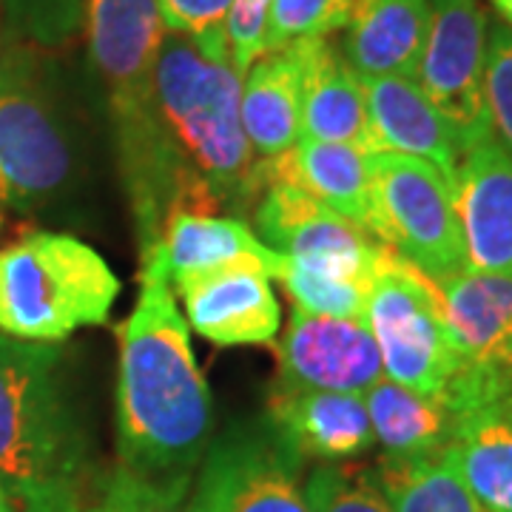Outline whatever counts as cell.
<instances>
[{
    "mask_svg": "<svg viewBox=\"0 0 512 512\" xmlns=\"http://www.w3.org/2000/svg\"><path fill=\"white\" fill-rule=\"evenodd\" d=\"M120 464L148 478H194L214 430V399L177 308L160 242L143 254L140 296L123 325L117 376Z\"/></svg>",
    "mask_w": 512,
    "mask_h": 512,
    "instance_id": "6da1fadb",
    "label": "cell"
},
{
    "mask_svg": "<svg viewBox=\"0 0 512 512\" xmlns=\"http://www.w3.org/2000/svg\"><path fill=\"white\" fill-rule=\"evenodd\" d=\"M242 74L185 35L165 32L154 63V114L188 188V214H217L262 191L259 157L242 128Z\"/></svg>",
    "mask_w": 512,
    "mask_h": 512,
    "instance_id": "7a4b0ae2",
    "label": "cell"
},
{
    "mask_svg": "<svg viewBox=\"0 0 512 512\" xmlns=\"http://www.w3.org/2000/svg\"><path fill=\"white\" fill-rule=\"evenodd\" d=\"M52 345L0 333V484L15 512H80L89 441L57 376Z\"/></svg>",
    "mask_w": 512,
    "mask_h": 512,
    "instance_id": "3957f363",
    "label": "cell"
},
{
    "mask_svg": "<svg viewBox=\"0 0 512 512\" xmlns=\"http://www.w3.org/2000/svg\"><path fill=\"white\" fill-rule=\"evenodd\" d=\"M120 279L92 245L69 234H32L0 251V333L52 345L106 325Z\"/></svg>",
    "mask_w": 512,
    "mask_h": 512,
    "instance_id": "277c9868",
    "label": "cell"
},
{
    "mask_svg": "<svg viewBox=\"0 0 512 512\" xmlns=\"http://www.w3.org/2000/svg\"><path fill=\"white\" fill-rule=\"evenodd\" d=\"M365 325L387 379L421 396H444L467 367L430 276L384 248L367 293Z\"/></svg>",
    "mask_w": 512,
    "mask_h": 512,
    "instance_id": "5b68a950",
    "label": "cell"
},
{
    "mask_svg": "<svg viewBox=\"0 0 512 512\" xmlns=\"http://www.w3.org/2000/svg\"><path fill=\"white\" fill-rule=\"evenodd\" d=\"M365 228L433 282L467 268L453 177L427 160L370 154Z\"/></svg>",
    "mask_w": 512,
    "mask_h": 512,
    "instance_id": "8992f818",
    "label": "cell"
},
{
    "mask_svg": "<svg viewBox=\"0 0 512 512\" xmlns=\"http://www.w3.org/2000/svg\"><path fill=\"white\" fill-rule=\"evenodd\" d=\"M430 26L416 83L444 117L461 154L490 140L484 106L487 15L478 0H427Z\"/></svg>",
    "mask_w": 512,
    "mask_h": 512,
    "instance_id": "52a82bcc",
    "label": "cell"
},
{
    "mask_svg": "<svg viewBox=\"0 0 512 512\" xmlns=\"http://www.w3.org/2000/svg\"><path fill=\"white\" fill-rule=\"evenodd\" d=\"M72 171L69 128L29 63L0 89V202L35 211L69 185Z\"/></svg>",
    "mask_w": 512,
    "mask_h": 512,
    "instance_id": "ba28073f",
    "label": "cell"
},
{
    "mask_svg": "<svg viewBox=\"0 0 512 512\" xmlns=\"http://www.w3.org/2000/svg\"><path fill=\"white\" fill-rule=\"evenodd\" d=\"M510 367L470 365L444 393L453 436L444 453L484 512H512Z\"/></svg>",
    "mask_w": 512,
    "mask_h": 512,
    "instance_id": "9c48e42d",
    "label": "cell"
},
{
    "mask_svg": "<svg viewBox=\"0 0 512 512\" xmlns=\"http://www.w3.org/2000/svg\"><path fill=\"white\" fill-rule=\"evenodd\" d=\"M165 37L160 0H89V60L109 94L114 134L154 123V63Z\"/></svg>",
    "mask_w": 512,
    "mask_h": 512,
    "instance_id": "30bf717a",
    "label": "cell"
},
{
    "mask_svg": "<svg viewBox=\"0 0 512 512\" xmlns=\"http://www.w3.org/2000/svg\"><path fill=\"white\" fill-rule=\"evenodd\" d=\"M302 464L271 430H231L211 441L191 484V512H311Z\"/></svg>",
    "mask_w": 512,
    "mask_h": 512,
    "instance_id": "8fae6325",
    "label": "cell"
},
{
    "mask_svg": "<svg viewBox=\"0 0 512 512\" xmlns=\"http://www.w3.org/2000/svg\"><path fill=\"white\" fill-rule=\"evenodd\" d=\"M256 237L276 254L373 285L384 245L367 228L293 185H268L256 205Z\"/></svg>",
    "mask_w": 512,
    "mask_h": 512,
    "instance_id": "7c38bea8",
    "label": "cell"
},
{
    "mask_svg": "<svg viewBox=\"0 0 512 512\" xmlns=\"http://www.w3.org/2000/svg\"><path fill=\"white\" fill-rule=\"evenodd\" d=\"M279 390L365 396L384 379L382 356L365 319H333L293 308L279 339Z\"/></svg>",
    "mask_w": 512,
    "mask_h": 512,
    "instance_id": "4fadbf2b",
    "label": "cell"
},
{
    "mask_svg": "<svg viewBox=\"0 0 512 512\" xmlns=\"http://www.w3.org/2000/svg\"><path fill=\"white\" fill-rule=\"evenodd\" d=\"M464 265L512 274V157L493 137L461 154L453 174Z\"/></svg>",
    "mask_w": 512,
    "mask_h": 512,
    "instance_id": "5bb4252c",
    "label": "cell"
},
{
    "mask_svg": "<svg viewBox=\"0 0 512 512\" xmlns=\"http://www.w3.org/2000/svg\"><path fill=\"white\" fill-rule=\"evenodd\" d=\"M268 430L302 461H348L367 453L376 439L367 419L365 396L330 390H279L268 402Z\"/></svg>",
    "mask_w": 512,
    "mask_h": 512,
    "instance_id": "9a60e30c",
    "label": "cell"
},
{
    "mask_svg": "<svg viewBox=\"0 0 512 512\" xmlns=\"http://www.w3.org/2000/svg\"><path fill=\"white\" fill-rule=\"evenodd\" d=\"M188 325L220 348L271 345L279 333V302L271 279L254 271H220L177 279Z\"/></svg>",
    "mask_w": 512,
    "mask_h": 512,
    "instance_id": "2e32d148",
    "label": "cell"
},
{
    "mask_svg": "<svg viewBox=\"0 0 512 512\" xmlns=\"http://www.w3.org/2000/svg\"><path fill=\"white\" fill-rule=\"evenodd\" d=\"M373 154H404L456 174L461 148L416 77H362Z\"/></svg>",
    "mask_w": 512,
    "mask_h": 512,
    "instance_id": "e0dca14e",
    "label": "cell"
},
{
    "mask_svg": "<svg viewBox=\"0 0 512 512\" xmlns=\"http://www.w3.org/2000/svg\"><path fill=\"white\" fill-rule=\"evenodd\" d=\"M302 69V140L345 143L373 154L362 77L328 37L293 43Z\"/></svg>",
    "mask_w": 512,
    "mask_h": 512,
    "instance_id": "ac0fdd59",
    "label": "cell"
},
{
    "mask_svg": "<svg viewBox=\"0 0 512 512\" xmlns=\"http://www.w3.org/2000/svg\"><path fill=\"white\" fill-rule=\"evenodd\" d=\"M168 279L254 271L282 279L288 256L271 251L242 220L217 214H174L160 239Z\"/></svg>",
    "mask_w": 512,
    "mask_h": 512,
    "instance_id": "d6986e66",
    "label": "cell"
},
{
    "mask_svg": "<svg viewBox=\"0 0 512 512\" xmlns=\"http://www.w3.org/2000/svg\"><path fill=\"white\" fill-rule=\"evenodd\" d=\"M456 348L470 365L512 367V274L458 271L436 279Z\"/></svg>",
    "mask_w": 512,
    "mask_h": 512,
    "instance_id": "ffe728a7",
    "label": "cell"
},
{
    "mask_svg": "<svg viewBox=\"0 0 512 512\" xmlns=\"http://www.w3.org/2000/svg\"><path fill=\"white\" fill-rule=\"evenodd\" d=\"M262 191L268 185H293L365 228L370 194V154L345 143L299 140L279 157L259 163Z\"/></svg>",
    "mask_w": 512,
    "mask_h": 512,
    "instance_id": "44dd1931",
    "label": "cell"
},
{
    "mask_svg": "<svg viewBox=\"0 0 512 512\" xmlns=\"http://www.w3.org/2000/svg\"><path fill=\"white\" fill-rule=\"evenodd\" d=\"M427 26V0H356L342 55L359 77H416Z\"/></svg>",
    "mask_w": 512,
    "mask_h": 512,
    "instance_id": "7402d4cb",
    "label": "cell"
},
{
    "mask_svg": "<svg viewBox=\"0 0 512 512\" xmlns=\"http://www.w3.org/2000/svg\"><path fill=\"white\" fill-rule=\"evenodd\" d=\"M239 111L259 160L279 157L302 140V69L293 46L262 55L245 72Z\"/></svg>",
    "mask_w": 512,
    "mask_h": 512,
    "instance_id": "603a6c76",
    "label": "cell"
},
{
    "mask_svg": "<svg viewBox=\"0 0 512 512\" xmlns=\"http://www.w3.org/2000/svg\"><path fill=\"white\" fill-rule=\"evenodd\" d=\"M365 407L384 456L439 453L453 436V410L444 396H421L387 376L367 390Z\"/></svg>",
    "mask_w": 512,
    "mask_h": 512,
    "instance_id": "cb8c5ba5",
    "label": "cell"
},
{
    "mask_svg": "<svg viewBox=\"0 0 512 512\" xmlns=\"http://www.w3.org/2000/svg\"><path fill=\"white\" fill-rule=\"evenodd\" d=\"M362 473L393 512H484L444 450L382 456Z\"/></svg>",
    "mask_w": 512,
    "mask_h": 512,
    "instance_id": "d4e9b609",
    "label": "cell"
},
{
    "mask_svg": "<svg viewBox=\"0 0 512 512\" xmlns=\"http://www.w3.org/2000/svg\"><path fill=\"white\" fill-rule=\"evenodd\" d=\"M194 478H148L123 464L94 473L80 512H191Z\"/></svg>",
    "mask_w": 512,
    "mask_h": 512,
    "instance_id": "484cf974",
    "label": "cell"
},
{
    "mask_svg": "<svg viewBox=\"0 0 512 512\" xmlns=\"http://www.w3.org/2000/svg\"><path fill=\"white\" fill-rule=\"evenodd\" d=\"M282 285L293 299V308L299 311L333 316V319H365L367 293H370L367 282H356L348 276L330 274L322 268L288 259Z\"/></svg>",
    "mask_w": 512,
    "mask_h": 512,
    "instance_id": "4316f807",
    "label": "cell"
},
{
    "mask_svg": "<svg viewBox=\"0 0 512 512\" xmlns=\"http://www.w3.org/2000/svg\"><path fill=\"white\" fill-rule=\"evenodd\" d=\"M353 3L356 0H271L262 55L345 29L353 15Z\"/></svg>",
    "mask_w": 512,
    "mask_h": 512,
    "instance_id": "83f0119b",
    "label": "cell"
},
{
    "mask_svg": "<svg viewBox=\"0 0 512 512\" xmlns=\"http://www.w3.org/2000/svg\"><path fill=\"white\" fill-rule=\"evenodd\" d=\"M302 487L311 512H393L362 470L322 464Z\"/></svg>",
    "mask_w": 512,
    "mask_h": 512,
    "instance_id": "f1b7e54d",
    "label": "cell"
},
{
    "mask_svg": "<svg viewBox=\"0 0 512 512\" xmlns=\"http://www.w3.org/2000/svg\"><path fill=\"white\" fill-rule=\"evenodd\" d=\"M484 106L490 137L512 157V29L495 26L487 37L484 66Z\"/></svg>",
    "mask_w": 512,
    "mask_h": 512,
    "instance_id": "f546056e",
    "label": "cell"
},
{
    "mask_svg": "<svg viewBox=\"0 0 512 512\" xmlns=\"http://www.w3.org/2000/svg\"><path fill=\"white\" fill-rule=\"evenodd\" d=\"M231 3L234 0H160L165 32L191 37L205 55L228 57L225 18Z\"/></svg>",
    "mask_w": 512,
    "mask_h": 512,
    "instance_id": "4dcf8cb0",
    "label": "cell"
},
{
    "mask_svg": "<svg viewBox=\"0 0 512 512\" xmlns=\"http://www.w3.org/2000/svg\"><path fill=\"white\" fill-rule=\"evenodd\" d=\"M271 0H234L225 18V46L228 57L242 77L262 57L265 23Z\"/></svg>",
    "mask_w": 512,
    "mask_h": 512,
    "instance_id": "1f68e13d",
    "label": "cell"
},
{
    "mask_svg": "<svg viewBox=\"0 0 512 512\" xmlns=\"http://www.w3.org/2000/svg\"><path fill=\"white\" fill-rule=\"evenodd\" d=\"M29 63H32V55H29L20 43H15V37L9 35L6 23L0 18V89H3L15 74L23 72Z\"/></svg>",
    "mask_w": 512,
    "mask_h": 512,
    "instance_id": "d6a6232c",
    "label": "cell"
},
{
    "mask_svg": "<svg viewBox=\"0 0 512 512\" xmlns=\"http://www.w3.org/2000/svg\"><path fill=\"white\" fill-rule=\"evenodd\" d=\"M493 3H495V9H498V12L512 23V0H493Z\"/></svg>",
    "mask_w": 512,
    "mask_h": 512,
    "instance_id": "836d02e7",
    "label": "cell"
},
{
    "mask_svg": "<svg viewBox=\"0 0 512 512\" xmlns=\"http://www.w3.org/2000/svg\"><path fill=\"white\" fill-rule=\"evenodd\" d=\"M0 512H15L12 501H9V495H6V490H3V484H0Z\"/></svg>",
    "mask_w": 512,
    "mask_h": 512,
    "instance_id": "e575fe53",
    "label": "cell"
},
{
    "mask_svg": "<svg viewBox=\"0 0 512 512\" xmlns=\"http://www.w3.org/2000/svg\"><path fill=\"white\" fill-rule=\"evenodd\" d=\"M507 399H510L512 404V367H510V382H507Z\"/></svg>",
    "mask_w": 512,
    "mask_h": 512,
    "instance_id": "d590c367",
    "label": "cell"
},
{
    "mask_svg": "<svg viewBox=\"0 0 512 512\" xmlns=\"http://www.w3.org/2000/svg\"><path fill=\"white\" fill-rule=\"evenodd\" d=\"M0 225H3V220H0Z\"/></svg>",
    "mask_w": 512,
    "mask_h": 512,
    "instance_id": "8d00e7d4",
    "label": "cell"
}]
</instances>
